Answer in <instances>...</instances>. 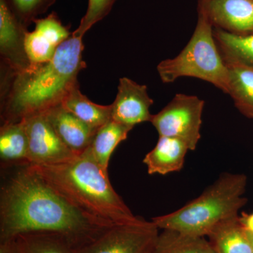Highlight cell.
<instances>
[{"label":"cell","mask_w":253,"mask_h":253,"mask_svg":"<svg viewBox=\"0 0 253 253\" xmlns=\"http://www.w3.org/2000/svg\"><path fill=\"white\" fill-rule=\"evenodd\" d=\"M114 225L70 203L31 165L1 168L0 241L46 233L61 236L79 251Z\"/></svg>","instance_id":"cell-1"},{"label":"cell","mask_w":253,"mask_h":253,"mask_svg":"<svg viewBox=\"0 0 253 253\" xmlns=\"http://www.w3.org/2000/svg\"><path fill=\"white\" fill-rule=\"evenodd\" d=\"M83 50V38L71 35L49 62L13 74L14 81L1 105L2 123L20 122L62 104L78 85L80 71L86 68Z\"/></svg>","instance_id":"cell-2"},{"label":"cell","mask_w":253,"mask_h":253,"mask_svg":"<svg viewBox=\"0 0 253 253\" xmlns=\"http://www.w3.org/2000/svg\"><path fill=\"white\" fill-rule=\"evenodd\" d=\"M31 166L65 199L93 217L113 224L139 217L113 189L107 169L98 164L88 149L66 162Z\"/></svg>","instance_id":"cell-3"},{"label":"cell","mask_w":253,"mask_h":253,"mask_svg":"<svg viewBox=\"0 0 253 253\" xmlns=\"http://www.w3.org/2000/svg\"><path fill=\"white\" fill-rule=\"evenodd\" d=\"M247 176L244 174L224 173L199 197L174 212L153 218L158 229H172L207 236L221 221L237 217L247 204L245 198Z\"/></svg>","instance_id":"cell-4"},{"label":"cell","mask_w":253,"mask_h":253,"mask_svg":"<svg viewBox=\"0 0 253 253\" xmlns=\"http://www.w3.org/2000/svg\"><path fill=\"white\" fill-rule=\"evenodd\" d=\"M212 27L204 11L199 9L197 24L185 47L175 57L158 65L163 83L169 84L182 77L198 78L228 94L229 69L218 49Z\"/></svg>","instance_id":"cell-5"},{"label":"cell","mask_w":253,"mask_h":253,"mask_svg":"<svg viewBox=\"0 0 253 253\" xmlns=\"http://www.w3.org/2000/svg\"><path fill=\"white\" fill-rule=\"evenodd\" d=\"M204 105L198 96L176 94L166 107L153 115L151 123L159 136L180 139L194 151L201 138Z\"/></svg>","instance_id":"cell-6"},{"label":"cell","mask_w":253,"mask_h":253,"mask_svg":"<svg viewBox=\"0 0 253 253\" xmlns=\"http://www.w3.org/2000/svg\"><path fill=\"white\" fill-rule=\"evenodd\" d=\"M154 221L141 217L115 224L77 253H152L159 233Z\"/></svg>","instance_id":"cell-7"},{"label":"cell","mask_w":253,"mask_h":253,"mask_svg":"<svg viewBox=\"0 0 253 253\" xmlns=\"http://www.w3.org/2000/svg\"><path fill=\"white\" fill-rule=\"evenodd\" d=\"M23 120L28 134L30 165L58 164L78 156L60 139L45 112L32 115Z\"/></svg>","instance_id":"cell-8"},{"label":"cell","mask_w":253,"mask_h":253,"mask_svg":"<svg viewBox=\"0 0 253 253\" xmlns=\"http://www.w3.org/2000/svg\"><path fill=\"white\" fill-rule=\"evenodd\" d=\"M33 23L34 30L27 31L25 36V49L31 68L51 61L59 46L72 35L54 12L45 18H37Z\"/></svg>","instance_id":"cell-9"},{"label":"cell","mask_w":253,"mask_h":253,"mask_svg":"<svg viewBox=\"0 0 253 253\" xmlns=\"http://www.w3.org/2000/svg\"><path fill=\"white\" fill-rule=\"evenodd\" d=\"M118 94L111 106V120L134 127L136 125L151 123L150 112L154 100L150 97L147 86L127 78H121Z\"/></svg>","instance_id":"cell-10"},{"label":"cell","mask_w":253,"mask_h":253,"mask_svg":"<svg viewBox=\"0 0 253 253\" xmlns=\"http://www.w3.org/2000/svg\"><path fill=\"white\" fill-rule=\"evenodd\" d=\"M214 28L237 35L253 33V0H199Z\"/></svg>","instance_id":"cell-11"},{"label":"cell","mask_w":253,"mask_h":253,"mask_svg":"<svg viewBox=\"0 0 253 253\" xmlns=\"http://www.w3.org/2000/svg\"><path fill=\"white\" fill-rule=\"evenodd\" d=\"M26 32L7 1L0 0V52L14 75L31 68L25 49Z\"/></svg>","instance_id":"cell-12"},{"label":"cell","mask_w":253,"mask_h":253,"mask_svg":"<svg viewBox=\"0 0 253 253\" xmlns=\"http://www.w3.org/2000/svg\"><path fill=\"white\" fill-rule=\"evenodd\" d=\"M45 113L60 139L73 153L80 156L87 150L97 129L83 122L62 105Z\"/></svg>","instance_id":"cell-13"},{"label":"cell","mask_w":253,"mask_h":253,"mask_svg":"<svg viewBox=\"0 0 253 253\" xmlns=\"http://www.w3.org/2000/svg\"><path fill=\"white\" fill-rule=\"evenodd\" d=\"M189 151V146L184 141L176 138L159 136L157 144L146 155L143 162L147 166L148 173L151 175H166L182 169Z\"/></svg>","instance_id":"cell-14"},{"label":"cell","mask_w":253,"mask_h":253,"mask_svg":"<svg viewBox=\"0 0 253 253\" xmlns=\"http://www.w3.org/2000/svg\"><path fill=\"white\" fill-rule=\"evenodd\" d=\"M207 236L215 253H253L249 236L239 215L221 221Z\"/></svg>","instance_id":"cell-15"},{"label":"cell","mask_w":253,"mask_h":253,"mask_svg":"<svg viewBox=\"0 0 253 253\" xmlns=\"http://www.w3.org/2000/svg\"><path fill=\"white\" fill-rule=\"evenodd\" d=\"M28 138L24 121L2 123L0 129L1 168L29 164Z\"/></svg>","instance_id":"cell-16"},{"label":"cell","mask_w":253,"mask_h":253,"mask_svg":"<svg viewBox=\"0 0 253 253\" xmlns=\"http://www.w3.org/2000/svg\"><path fill=\"white\" fill-rule=\"evenodd\" d=\"M133 128L111 119L96 130L88 150L100 166L108 170L113 151Z\"/></svg>","instance_id":"cell-17"},{"label":"cell","mask_w":253,"mask_h":253,"mask_svg":"<svg viewBox=\"0 0 253 253\" xmlns=\"http://www.w3.org/2000/svg\"><path fill=\"white\" fill-rule=\"evenodd\" d=\"M213 34L226 65L253 67V33L233 34L215 28Z\"/></svg>","instance_id":"cell-18"},{"label":"cell","mask_w":253,"mask_h":253,"mask_svg":"<svg viewBox=\"0 0 253 253\" xmlns=\"http://www.w3.org/2000/svg\"><path fill=\"white\" fill-rule=\"evenodd\" d=\"M229 69V91L236 107L253 119V67L226 65Z\"/></svg>","instance_id":"cell-19"},{"label":"cell","mask_w":253,"mask_h":253,"mask_svg":"<svg viewBox=\"0 0 253 253\" xmlns=\"http://www.w3.org/2000/svg\"><path fill=\"white\" fill-rule=\"evenodd\" d=\"M62 106L83 122L98 129L111 119V106L95 104L82 94L79 84L63 101Z\"/></svg>","instance_id":"cell-20"},{"label":"cell","mask_w":253,"mask_h":253,"mask_svg":"<svg viewBox=\"0 0 253 253\" xmlns=\"http://www.w3.org/2000/svg\"><path fill=\"white\" fill-rule=\"evenodd\" d=\"M152 253H215L203 236L191 235L172 229H162Z\"/></svg>","instance_id":"cell-21"},{"label":"cell","mask_w":253,"mask_h":253,"mask_svg":"<svg viewBox=\"0 0 253 253\" xmlns=\"http://www.w3.org/2000/svg\"><path fill=\"white\" fill-rule=\"evenodd\" d=\"M20 253H77L66 239L56 234L27 233L14 238Z\"/></svg>","instance_id":"cell-22"},{"label":"cell","mask_w":253,"mask_h":253,"mask_svg":"<svg viewBox=\"0 0 253 253\" xmlns=\"http://www.w3.org/2000/svg\"><path fill=\"white\" fill-rule=\"evenodd\" d=\"M13 12L27 28L37 16L46 12L56 0H6Z\"/></svg>","instance_id":"cell-23"},{"label":"cell","mask_w":253,"mask_h":253,"mask_svg":"<svg viewBox=\"0 0 253 253\" xmlns=\"http://www.w3.org/2000/svg\"><path fill=\"white\" fill-rule=\"evenodd\" d=\"M117 0H88L87 9L72 36L83 38L94 25L106 17Z\"/></svg>","instance_id":"cell-24"},{"label":"cell","mask_w":253,"mask_h":253,"mask_svg":"<svg viewBox=\"0 0 253 253\" xmlns=\"http://www.w3.org/2000/svg\"><path fill=\"white\" fill-rule=\"evenodd\" d=\"M0 253H20L16 240L0 241Z\"/></svg>","instance_id":"cell-25"},{"label":"cell","mask_w":253,"mask_h":253,"mask_svg":"<svg viewBox=\"0 0 253 253\" xmlns=\"http://www.w3.org/2000/svg\"><path fill=\"white\" fill-rule=\"evenodd\" d=\"M240 220H241L246 231L253 235V213L249 214H243L242 216L240 217Z\"/></svg>","instance_id":"cell-26"},{"label":"cell","mask_w":253,"mask_h":253,"mask_svg":"<svg viewBox=\"0 0 253 253\" xmlns=\"http://www.w3.org/2000/svg\"><path fill=\"white\" fill-rule=\"evenodd\" d=\"M246 232H247L248 236H249L250 242H251V247H252L253 253V234H250V233L248 232L247 231H246Z\"/></svg>","instance_id":"cell-27"}]
</instances>
